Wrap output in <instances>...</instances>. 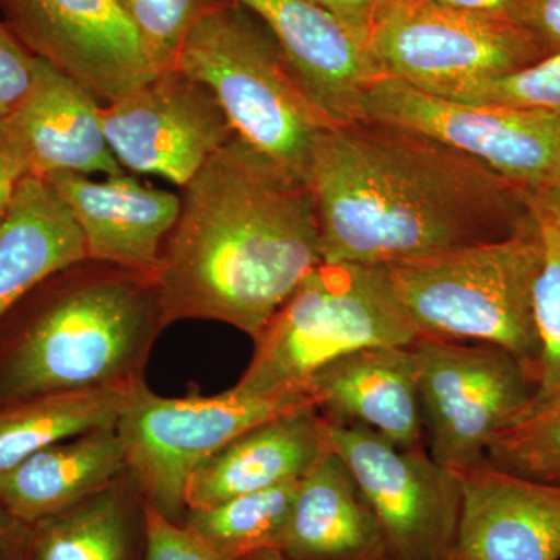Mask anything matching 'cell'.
<instances>
[{
    "instance_id": "6da1fadb",
    "label": "cell",
    "mask_w": 560,
    "mask_h": 560,
    "mask_svg": "<svg viewBox=\"0 0 560 560\" xmlns=\"http://www.w3.org/2000/svg\"><path fill=\"white\" fill-rule=\"evenodd\" d=\"M308 186L324 261L408 264L501 241L536 221L526 191L480 162L371 119L319 136Z\"/></svg>"
},
{
    "instance_id": "8d00e7d4",
    "label": "cell",
    "mask_w": 560,
    "mask_h": 560,
    "mask_svg": "<svg viewBox=\"0 0 560 560\" xmlns=\"http://www.w3.org/2000/svg\"><path fill=\"white\" fill-rule=\"evenodd\" d=\"M445 9L488 16H510L522 0H431Z\"/></svg>"
},
{
    "instance_id": "ba28073f",
    "label": "cell",
    "mask_w": 560,
    "mask_h": 560,
    "mask_svg": "<svg viewBox=\"0 0 560 560\" xmlns=\"http://www.w3.org/2000/svg\"><path fill=\"white\" fill-rule=\"evenodd\" d=\"M364 50L374 80L404 81L430 94L548 57L510 16L466 13L431 0H382Z\"/></svg>"
},
{
    "instance_id": "74e56055",
    "label": "cell",
    "mask_w": 560,
    "mask_h": 560,
    "mask_svg": "<svg viewBox=\"0 0 560 560\" xmlns=\"http://www.w3.org/2000/svg\"><path fill=\"white\" fill-rule=\"evenodd\" d=\"M243 560H287L285 556L280 550H267L257 552V555L249 556Z\"/></svg>"
},
{
    "instance_id": "ab89813d",
    "label": "cell",
    "mask_w": 560,
    "mask_h": 560,
    "mask_svg": "<svg viewBox=\"0 0 560 560\" xmlns=\"http://www.w3.org/2000/svg\"><path fill=\"white\" fill-rule=\"evenodd\" d=\"M447 560H452V559H447Z\"/></svg>"
},
{
    "instance_id": "836d02e7",
    "label": "cell",
    "mask_w": 560,
    "mask_h": 560,
    "mask_svg": "<svg viewBox=\"0 0 560 560\" xmlns=\"http://www.w3.org/2000/svg\"><path fill=\"white\" fill-rule=\"evenodd\" d=\"M338 18L353 35L366 44L382 0H313Z\"/></svg>"
},
{
    "instance_id": "44dd1931",
    "label": "cell",
    "mask_w": 560,
    "mask_h": 560,
    "mask_svg": "<svg viewBox=\"0 0 560 560\" xmlns=\"http://www.w3.org/2000/svg\"><path fill=\"white\" fill-rule=\"evenodd\" d=\"M125 471L116 429L91 431L0 471V503L21 522L35 526L108 489Z\"/></svg>"
},
{
    "instance_id": "8992f818",
    "label": "cell",
    "mask_w": 560,
    "mask_h": 560,
    "mask_svg": "<svg viewBox=\"0 0 560 560\" xmlns=\"http://www.w3.org/2000/svg\"><path fill=\"white\" fill-rule=\"evenodd\" d=\"M420 338L388 267L320 261L256 341L235 388L249 394L308 389L326 364L372 346H410Z\"/></svg>"
},
{
    "instance_id": "d6a6232c",
    "label": "cell",
    "mask_w": 560,
    "mask_h": 560,
    "mask_svg": "<svg viewBox=\"0 0 560 560\" xmlns=\"http://www.w3.org/2000/svg\"><path fill=\"white\" fill-rule=\"evenodd\" d=\"M27 176H31L27 164L0 120V223L5 219L22 179Z\"/></svg>"
},
{
    "instance_id": "3957f363",
    "label": "cell",
    "mask_w": 560,
    "mask_h": 560,
    "mask_svg": "<svg viewBox=\"0 0 560 560\" xmlns=\"http://www.w3.org/2000/svg\"><path fill=\"white\" fill-rule=\"evenodd\" d=\"M0 407L143 383L165 329L153 275L83 260L51 276L3 319Z\"/></svg>"
},
{
    "instance_id": "5b68a950",
    "label": "cell",
    "mask_w": 560,
    "mask_h": 560,
    "mask_svg": "<svg viewBox=\"0 0 560 560\" xmlns=\"http://www.w3.org/2000/svg\"><path fill=\"white\" fill-rule=\"evenodd\" d=\"M544 256L536 220L511 237L390 265L388 271L420 337L495 346L537 375L533 300Z\"/></svg>"
},
{
    "instance_id": "e0dca14e",
    "label": "cell",
    "mask_w": 560,
    "mask_h": 560,
    "mask_svg": "<svg viewBox=\"0 0 560 560\" xmlns=\"http://www.w3.org/2000/svg\"><path fill=\"white\" fill-rule=\"evenodd\" d=\"M102 106L88 88L36 57L31 94L2 121L31 176L120 175L125 171L106 140Z\"/></svg>"
},
{
    "instance_id": "9a60e30c",
    "label": "cell",
    "mask_w": 560,
    "mask_h": 560,
    "mask_svg": "<svg viewBox=\"0 0 560 560\" xmlns=\"http://www.w3.org/2000/svg\"><path fill=\"white\" fill-rule=\"evenodd\" d=\"M68 206L88 260L153 275L178 220L180 195L147 186L128 172L92 179L80 173L44 178Z\"/></svg>"
},
{
    "instance_id": "4fadbf2b",
    "label": "cell",
    "mask_w": 560,
    "mask_h": 560,
    "mask_svg": "<svg viewBox=\"0 0 560 560\" xmlns=\"http://www.w3.org/2000/svg\"><path fill=\"white\" fill-rule=\"evenodd\" d=\"M0 13L35 57L103 105L158 75L119 0H0Z\"/></svg>"
},
{
    "instance_id": "30bf717a",
    "label": "cell",
    "mask_w": 560,
    "mask_h": 560,
    "mask_svg": "<svg viewBox=\"0 0 560 560\" xmlns=\"http://www.w3.org/2000/svg\"><path fill=\"white\" fill-rule=\"evenodd\" d=\"M366 119L420 132L533 194L560 179V116L438 97L404 81H372Z\"/></svg>"
},
{
    "instance_id": "d6986e66",
    "label": "cell",
    "mask_w": 560,
    "mask_h": 560,
    "mask_svg": "<svg viewBox=\"0 0 560 560\" xmlns=\"http://www.w3.org/2000/svg\"><path fill=\"white\" fill-rule=\"evenodd\" d=\"M329 451L316 407L276 416L241 434L195 471L186 510H209L245 493L300 481Z\"/></svg>"
},
{
    "instance_id": "7a4b0ae2",
    "label": "cell",
    "mask_w": 560,
    "mask_h": 560,
    "mask_svg": "<svg viewBox=\"0 0 560 560\" xmlns=\"http://www.w3.org/2000/svg\"><path fill=\"white\" fill-rule=\"evenodd\" d=\"M320 261L311 186L234 136L183 187L153 272L162 320H219L256 341Z\"/></svg>"
},
{
    "instance_id": "d4e9b609",
    "label": "cell",
    "mask_w": 560,
    "mask_h": 560,
    "mask_svg": "<svg viewBox=\"0 0 560 560\" xmlns=\"http://www.w3.org/2000/svg\"><path fill=\"white\" fill-rule=\"evenodd\" d=\"M298 481L245 493L209 510L187 511L186 526L228 560L280 550Z\"/></svg>"
},
{
    "instance_id": "484cf974",
    "label": "cell",
    "mask_w": 560,
    "mask_h": 560,
    "mask_svg": "<svg viewBox=\"0 0 560 560\" xmlns=\"http://www.w3.org/2000/svg\"><path fill=\"white\" fill-rule=\"evenodd\" d=\"M486 460L522 477L560 485V396L533 405L490 445Z\"/></svg>"
},
{
    "instance_id": "e575fe53",
    "label": "cell",
    "mask_w": 560,
    "mask_h": 560,
    "mask_svg": "<svg viewBox=\"0 0 560 560\" xmlns=\"http://www.w3.org/2000/svg\"><path fill=\"white\" fill-rule=\"evenodd\" d=\"M33 526L0 503V560H24L31 552Z\"/></svg>"
},
{
    "instance_id": "9c48e42d",
    "label": "cell",
    "mask_w": 560,
    "mask_h": 560,
    "mask_svg": "<svg viewBox=\"0 0 560 560\" xmlns=\"http://www.w3.org/2000/svg\"><path fill=\"white\" fill-rule=\"evenodd\" d=\"M412 346L427 451L464 474L485 463L490 445L530 410L537 375L495 346L425 337Z\"/></svg>"
},
{
    "instance_id": "4dcf8cb0",
    "label": "cell",
    "mask_w": 560,
    "mask_h": 560,
    "mask_svg": "<svg viewBox=\"0 0 560 560\" xmlns=\"http://www.w3.org/2000/svg\"><path fill=\"white\" fill-rule=\"evenodd\" d=\"M36 57L0 22V120L11 116L31 94Z\"/></svg>"
},
{
    "instance_id": "4316f807",
    "label": "cell",
    "mask_w": 560,
    "mask_h": 560,
    "mask_svg": "<svg viewBox=\"0 0 560 560\" xmlns=\"http://www.w3.org/2000/svg\"><path fill=\"white\" fill-rule=\"evenodd\" d=\"M226 0H119L158 73L176 69L179 51L198 24Z\"/></svg>"
},
{
    "instance_id": "f35d334b",
    "label": "cell",
    "mask_w": 560,
    "mask_h": 560,
    "mask_svg": "<svg viewBox=\"0 0 560 560\" xmlns=\"http://www.w3.org/2000/svg\"><path fill=\"white\" fill-rule=\"evenodd\" d=\"M24 560H31V552H28L27 558H25Z\"/></svg>"
},
{
    "instance_id": "83f0119b",
    "label": "cell",
    "mask_w": 560,
    "mask_h": 560,
    "mask_svg": "<svg viewBox=\"0 0 560 560\" xmlns=\"http://www.w3.org/2000/svg\"><path fill=\"white\" fill-rule=\"evenodd\" d=\"M433 95L477 105L540 109L560 116V51L506 75L470 81Z\"/></svg>"
},
{
    "instance_id": "1f68e13d",
    "label": "cell",
    "mask_w": 560,
    "mask_h": 560,
    "mask_svg": "<svg viewBox=\"0 0 560 560\" xmlns=\"http://www.w3.org/2000/svg\"><path fill=\"white\" fill-rule=\"evenodd\" d=\"M548 55L560 51V0H522L510 14Z\"/></svg>"
},
{
    "instance_id": "cb8c5ba5",
    "label": "cell",
    "mask_w": 560,
    "mask_h": 560,
    "mask_svg": "<svg viewBox=\"0 0 560 560\" xmlns=\"http://www.w3.org/2000/svg\"><path fill=\"white\" fill-rule=\"evenodd\" d=\"M130 512L119 481L33 526L31 560H127Z\"/></svg>"
},
{
    "instance_id": "d590c367",
    "label": "cell",
    "mask_w": 560,
    "mask_h": 560,
    "mask_svg": "<svg viewBox=\"0 0 560 560\" xmlns=\"http://www.w3.org/2000/svg\"><path fill=\"white\" fill-rule=\"evenodd\" d=\"M526 195L536 220L544 226L560 230V179L545 189Z\"/></svg>"
},
{
    "instance_id": "7402d4cb",
    "label": "cell",
    "mask_w": 560,
    "mask_h": 560,
    "mask_svg": "<svg viewBox=\"0 0 560 560\" xmlns=\"http://www.w3.org/2000/svg\"><path fill=\"white\" fill-rule=\"evenodd\" d=\"M83 260V235L65 201L46 179H22L0 223V323L40 283Z\"/></svg>"
},
{
    "instance_id": "2e32d148",
    "label": "cell",
    "mask_w": 560,
    "mask_h": 560,
    "mask_svg": "<svg viewBox=\"0 0 560 560\" xmlns=\"http://www.w3.org/2000/svg\"><path fill=\"white\" fill-rule=\"evenodd\" d=\"M267 25L312 102L335 125L366 120L372 77L364 44L313 0H237Z\"/></svg>"
},
{
    "instance_id": "f546056e",
    "label": "cell",
    "mask_w": 560,
    "mask_h": 560,
    "mask_svg": "<svg viewBox=\"0 0 560 560\" xmlns=\"http://www.w3.org/2000/svg\"><path fill=\"white\" fill-rule=\"evenodd\" d=\"M145 525V560H228L212 550L189 526L165 517L149 503L142 504Z\"/></svg>"
},
{
    "instance_id": "8fae6325",
    "label": "cell",
    "mask_w": 560,
    "mask_h": 560,
    "mask_svg": "<svg viewBox=\"0 0 560 560\" xmlns=\"http://www.w3.org/2000/svg\"><path fill=\"white\" fill-rule=\"evenodd\" d=\"M326 423L327 444L377 515L390 560L451 559L458 533L460 478L427 445L404 448L366 427Z\"/></svg>"
},
{
    "instance_id": "ac0fdd59",
    "label": "cell",
    "mask_w": 560,
    "mask_h": 560,
    "mask_svg": "<svg viewBox=\"0 0 560 560\" xmlns=\"http://www.w3.org/2000/svg\"><path fill=\"white\" fill-rule=\"evenodd\" d=\"M323 418L366 427L397 447L425 445L415 346H372L326 364L308 382Z\"/></svg>"
},
{
    "instance_id": "5bb4252c",
    "label": "cell",
    "mask_w": 560,
    "mask_h": 560,
    "mask_svg": "<svg viewBox=\"0 0 560 560\" xmlns=\"http://www.w3.org/2000/svg\"><path fill=\"white\" fill-rule=\"evenodd\" d=\"M459 478L463 501L452 560H560V485L489 460Z\"/></svg>"
},
{
    "instance_id": "ffe728a7",
    "label": "cell",
    "mask_w": 560,
    "mask_h": 560,
    "mask_svg": "<svg viewBox=\"0 0 560 560\" xmlns=\"http://www.w3.org/2000/svg\"><path fill=\"white\" fill-rule=\"evenodd\" d=\"M280 552L287 560H390L377 515L330 448L298 481Z\"/></svg>"
},
{
    "instance_id": "603a6c76",
    "label": "cell",
    "mask_w": 560,
    "mask_h": 560,
    "mask_svg": "<svg viewBox=\"0 0 560 560\" xmlns=\"http://www.w3.org/2000/svg\"><path fill=\"white\" fill-rule=\"evenodd\" d=\"M130 390L49 394L0 407V471L58 442L116 429Z\"/></svg>"
},
{
    "instance_id": "52a82bcc",
    "label": "cell",
    "mask_w": 560,
    "mask_h": 560,
    "mask_svg": "<svg viewBox=\"0 0 560 560\" xmlns=\"http://www.w3.org/2000/svg\"><path fill=\"white\" fill-rule=\"evenodd\" d=\"M305 407H316L311 389L249 394L232 386L217 396L191 388L162 397L143 382L130 390L116 431L143 501L176 522L195 471L245 431Z\"/></svg>"
},
{
    "instance_id": "7c38bea8",
    "label": "cell",
    "mask_w": 560,
    "mask_h": 560,
    "mask_svg": "<svg viewBox=\"0 0 560 560\" xmlns=\"http://www.w3.org/2000/svg\"><path fill=\"white\" fill-rule=\"evenodd\" d=\"M102 121L125 172L160 176L180 189L235 136L213 92L179 69L103 105Z\"/></svg>"
},
{
    "instance_id": "277c9868",
    "label": "cell",
    "mask_w": 560,
    "mask_h": 560,
    "mask_svg": "<svg viewBox=\"0 0 560 560\" xmlns=\"http://www.w3.org/2000/svg\"><path fill=\"white\" fill-rule=\"evenodd\" d=\"M176 69L213 92L237 138L308 184L316 142L335 124L257 14L237 0L221 3L189 33Z\"/></svg>"
},
{
    "instance_id": "f1b7e54d",
    "label": "cell",
    "mask_w": 560,
    "mask_h": 560,
    "mask_svg": "<svg viewBox=\"0 0 560 560\" xmlns=\"http://www.w3.org/2000/svg\"><path fill=\"white\" fill-rule=\"evenodd\" d=\"M545 256L534 287V323L539 337V372L533 405L560 396V230L540 224Z\"/></svg>"
}]
</instances>
